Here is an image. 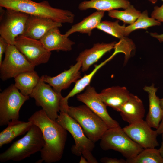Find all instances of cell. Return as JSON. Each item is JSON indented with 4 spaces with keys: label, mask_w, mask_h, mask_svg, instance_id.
<instances>
[{
    "label": "cell",
    "mask_w": 163,
    "mask_h": 163,
    "mask_svg": "<svg viewBox=\"0 0 163 163\" xmlns=\"http://www.w3.org/2000/svg\"><path fill=\"white\" fill-rule=\"evenodd\" d=\"M41 130L44 145L41 151L39 162L53 163L62 158L67 138V130L56 120L49 117L41 109L35 112L28 119Z\"/></svg>",
    "instance_id": "obj_1"
},
{
    "label": "cell",
    "mask_w": 163,
    "mask_h": 163,
    "mask_svg": "<svg viewBox=\"0 0 163 163\" xmlns=\"http://www.w3.org/2000/svg\"><path fill=\"white\" fill-rule=\"evenodd\" d=\"M0 6L61 23L72 24L74 20L75 15L71 11L53 8L47 1L37 2L31 0H0Z\"/></svg>",
    "instance_id": "obj_2"
},
{
    "label": "cell",
    "mask_w": 163,
    "mask_h": 163,
    "mask_svg": "<svg viewBox=\"0 0 163 163\" xmlns=\"http://www.w3.org/2000/svg\"><path fill=\"white\" fill-rule=\"evenodd\" d=\"M42 132L37 126L33 124L26 134L14 142L0 154V161L10 160L19 161L40 151L44 145Z\"/></svg>",
    "instance_id": "obj_3"
},
{
    "label": "cell",
    "mask_w": 163,
    "mask_h": 163,
    "mask_svg": "<svg viewBox=\"0 0 163 163\" xmlns=\"http://www.w3.org/2000/svg\"><path fill=\"white\" fill-rule=\"evenodd\" d=\"M59 113L56 121L71 134L75 142V145L71 148L72 153L77 156L82 154L89 163H97L91 153L95 143L86 136L75 120L66 112L60 111Z\"/></svg>",
    "instance_id": "obj_4"
},
{
    "label": "cell",
    "mask_w": 163,
    "mask_h": 163,
    "mask_svg": "<svg viewBox=\"0 0 163 163\" xmlns=\"http://www.w3.org/2000/svg\"><path fill=\"white\" fill-rule=\"evenodd\" d=\"M66 113L77 122L86 136L94 143L108 129L102 119L85 105L69 106Z\"/></svg>",
    "instance_id": "obj_5"
},
{
    "label": "cell",
    "mask_w": 163,
    "mask_h": 163,
    "mask_svg": "<svg viewBox=\"0 0 163 163\" xmlns=\"http://www.w3.org/2000/svg\"><path fill=\"white\" fill-rule=\"evenodd\" d=\"M100 140L102 149L118 152L127 159L135 157L144 149L132 139L120 126L108 129Z\"/></svg>",
    "instance_id": "obj_6"
},
{
    "label": "cell",
    "mask_w": 163,
    "mask_h": 163,
    "mask_svg": "<svg viewBox=\"0 0 163 163\" xmlns=\"http://www.w3.org/2000/svg\"><path fill=\"white\" fill-rule=\"evenodd\" d=\"M12 84L0 93V126L18 120L20 110L30 96L22 94Z\"/></svg>",
    "instance_id": "obj_7"
},
{
    "label": "cell",
    "mask_w": 163,
    "mask_h": 163,
    "mask_svg": "<svg viewBox=\"0 0 163 163\" xmlns=\"http://www.w3.org/2000/svg\"><path fill=\"white\" fill-rule=\"evenodd\" d=\"M51 87L44 81L42 76L29 96L34 99L36 105L41 107L49 117L56 120L63 97Z\"/></svg>",
    "instance_id": "obj_8"
},
{
    "label": "cell",
    "mask_w": 163,
    "mask_h": 163,
    "mask_svg": "<svg viewBox=\"0 0 163 163\" xmlns=\"http://www.w3.org/2000/svg\"><path fill=\"white\" fill-rule=\"evenodd\" d=\"M5 57L0 65V77L3 81L14 78L20 73L34 70L30 63L14 45L8 44Z\"/></svg>",
    "instance_id": "obj_9"
},
{
    "label": "cell",
    "mask_w": 163,
    "mask_h": 163,
    "mask_svg": "<svg viewBox=\"0 0 163 163\" xmlns=\"http://www.w3.org/2000/svg\"><path fill=\"white\" fill-rule=\"evenodd\" d=\"M30 15L10 9H6L0 19V37L8 44L14 45L16 38L23 35Z\"/></svg>",
    "instance_id": "obj_10"
},
{
    "label": "cell",
    "mask_w": 163,
    "mask_h": 163,
    "mask_svg": "<svg viewBox=\"0 0 163 163\" xmlns=\"http://www.w3.org/2000/svg\"><path fill=\"white\" fill-rule=\"evenodd\" d=\"M14 45L32 64L35 66L47 62L51 54L40 40L23 35L16 38Z\"/></svg>",
    "instance_id": "obj_11"
},
{
    "label": "cell",
    "mask_w": 163,
    "mask_h": 163,
    "mask_svg": "<svg viewBox=\"0 0 163 163\" xmlns=\"http://www.w3.org/2000/svg\"><path fill=\"white\" fill-rule=\"evenodd\" d=\"M77 99L83 103L104 121L108 129L120 127L118 123L109 115L107 106L99 97L95 88L90 85L82 93L76 96Z\"/></svg>",
    "instance_id": "obj_12"
},
{
    "label": "cell",
    "mask_w": 163,
    "mask_h": 163,
    "mask_svg": "<svg viewBox=\"0 0 163 163\" xmlns=\"http://www.w3.org/2000/svg\"><path fill=\"white\" fill-rule=\"evenodd\" d=\"M123 128L132 139L144 149L155 148L159 145L156 130L152 129L143 120L129 124Z\"/></svg>",
    "instance_id": "obj_13"
},
{
    "label": "cell",
    "mask_w": 163,
    "mask_h": 163,
    "mask_svg": "<svg viewBox=\"0 0 163 163\" xmlns=\"http://www.w3.org/2000/svg\"><path fill=\"white\" fill-rule=\"evenodd\" d=\"M82 63L77 61L70 68L57 75L51 77L47 75H42L44 81L50 85L58 93L61 94L62 90L67 89L71 84L75 82L82 77L80 71Z\"/></svg>",
    "instance_id": "obj_14"
},
{
    "label": "cell",
    "mask_w": 163,
    "mask_h": 163,
    "mask_svg": "<svg viewBox=\"0 0 163 163\" xmlns=\"http://www.w3.org/2000/svg\"><path fill=\"white\" fill-rule=\"evenodd\" d=\"M62 26V23L50 19L30 15L23 35L40 40L50 29Z\"/></svg>",
    "instance_id": "obj_15"
},
{
    "label": "cell",
    "mask_w": 163,
    "mask_h": 163,
    "mask_svg": "<svg viewBox=\"0 0 163 163\" xmlns=\"http://www.w3.org/2000/svg\"><path fill=\"white\" fill-rule=\"evenodd\" d=\"M116 43L115 41L109 43H97L94 44L91 48L86 49L80 53L76 61L81 62L82 71H87L106 53L114 49Z\"/></svg>",
    "instance_id": "obj_16"
},
{
    "label": "cell",
    "mask_w": 163,
    "mask_h": 163,
    "mask_svg": "<svg viewBox=\"0 0 163 163\" xmlns=\"http://www.w3.org/2000/svg\"><path fill=\"white\" fill-rule=\"evenodd\" d=\"M55 27L49 30L40 40L44 47L48 50L69 51L75 43L65 34H63L59 29Z\"/></svg>",
    "instance_id": "obj_17"
},
{
    "label": "cell",
    "mask_w": 163,
    "mask_h": 163,
    "mask_svg": "<svg viewBox=\"0 0 163 163\" xmlns=\"http://www.w3.org/2000/svg\"><path fill=\"white\" fill-rule=\"evenodd\" d=\"M130 94L126 87L120 86L108 88L98 93L99 97L107 106L119 112L129 99Z\"/></svg>",
    "instance_id": "obj_18"
},
{
    "label": "cell",
    "mask_w": 163,
    "mask_h": 163,
    "mask_svg": "<svg viewBox=\"0 0 163 163\" xmlns=\"http://www.w3.org/2000/svg\"><path fill=\"white\" fill-rule=\"evenodd\" d=\"M119 112L123 120L130 124L143 120L145 110L142 101L138 96L130 93Z\"/></svg>",
    "instance_id": "obj_19"
},
{
    "label": "cell",
    "mask_w": 163,
    "mask_h": 163,
    "mask_svg": "<svg viewBox=\"0 0 163 163\" xmlns=\"http://www.w3.org/2000/svg\"><path fill=\"white\" fill-rule=\"evenodd\" d=\"M143 89L148 94L149 103V110L145 121L152 128L157 129L163 117L160 99L156 94L158 89L152 84L150 86H145Z\"/></svg>",
    "instance_id": "obj_20"
},
{
    "label": "cell",
    "mask_w": 163,
    "mask_h": 163,
    "mask_svg": "<svg viewBox=\"0 0 163 163\" xmlns=\"http://www.w3.org/2000/svg\"><path fill=\"white\" fill-rule=\"evenodd\" d=\"M33 125L29 121L24 122L18 120L10 121L7 127L0 133V147L10 143L17 137L24 134Z\"/></svg>",
    "instance_id": "obj_21"
},
{
    "label": "cell",
    "mask_w": 163,
    "mask_h": 163,
    "mask_svg": "<svg viewBox=\"0 0 163 163\" xmlns=\"http://www.w3.org/2000/svg\"><path fill=\"white\" fill-rule=\"evenodd\" d=\"M130 5L128 0H89L81 2L78 8L81 11L91 8L97 11H108L120 8L125 9Z\"/></svg>",
    "instance_id": "obj_22"
},
{
    "label": "cell",
    "mask_w": 163,
    "mask_h": 163,
    "mask_svg": "<svg viewBox=\"0 0 163 163\" xmlns=\"http://www.w3.org/2000/svg\"><path fill=\"white\" fill-rule=\"evenodd\" d=\"M104 11H97L89 15L84 18L82 21L76 24L66 32L65 35L68 37L75 32L87 34L91 35L92 30L96 28L101 22L104 16Z\"/></svg>",
    "instance_id": "obj_23"
},
{
    "label": "cell",
    "mask_w": 163,
    "mask_h": 163,
    "mask_svg": "<svg viewBox=\"0 0 163 163\" xmlns=\"http://www.w3.org/2000/svg\"><path fill=\"white\" fill-rule=\"evenodd\" d=\"M40 77L34 70L24 72L14 78V85L25 96H29L38 84Z\"/></svg>",
    "instance_id": "obj_24"
},
{
    "label": "cell",
    "mask_w": 163,
    "mask_h": 163,
    "mask_svg": "<svg viewBox=\"0 0 163 163\" xmlns=\"http://www.w3.org/2000/svg\"><path fill=\"white\" fill-rule=\"evenodd\" d=\"M127 163H163V158L158 149H144L135 157L127 159Z\"/></svg>",
    "instance_id": "obj_25"
},
{
    "label": "cell",
    "mask_w": 163,
    "mask_h": 163,
    "mask_svg": "<svg viewBox=\"0 0 163 163\" xmlns=\"http://www.w3.org/2000/svg\"><path fill=\"white\" fill-rule=\"evenodd\" d=\"M161 25V22L152 17H149L148 11L146 10L141 13L139 17L133 23L126 27L125 37L128 36L131 33L137 29L146 30L149 27L159 26Z\"/></svg>",
    "instance_id": "obj_26"
},
{
    "label": "cell",
    "mask_w": 163,
    "mask_h": 163,
    "mask_svg": "<svg viewBox=\"0 0 163 163\" xmlns=\"http://www.w3.org/2000/svg\"><path fill=\"white\" fill-rule=\"evenodd\" d=\"M124 11L113 9L108 11V15L113 18L122 21L124 24L131 25L133 23L140 15L141 12L130 5Z\"/></svg>",
    "instance_id": "obj_27"
},
{
    "label": "cell",
    "mask_w": 163,
    "mask_h": 163,
    "mask_svg": "<svg viewBox=\"0 0 163 163\" xmlns=\"http://www.w3.org/2000/svg\"><path fill=\"white\" fill-rule=\"evenodd\" d=\"M119 22L118 20L114 22L107 20L102 21L96 28L120 39L126 37V27L125 24L120 25Z\"/></svg>",
    "instance_id": "obj_28"
},
{
    "label": "cell",
    "mask_w": 163,
    "mask_h": 163,
    "mask_svg": "<svg viewBox=\"0 0 163 163\" xmlns=\"http://www.w3.org/2000/svg\"><path fill=\"white\" fill-rule=\"evenodd\" d=\"M151 17L160 22H163V3L160 6H156L151 14Z\"/></svg>",
    "instance_id": "obj_29"
},
{
    "label": "cell",
    "mask_w": 163,
    "mask_h": 163,
    "mask_svg": "<svg viewBox=\"0 0 163 163\" xmlns=\"http://www.w3.org/2000/svg\"><path fill=\"white\" fill-rule=\"evenodd\" d=\"M101 162L103 163H127L126 160L123 159H117L107 157H104L100 159Z\"/></svg>",
    "instance_id": "obj_30"
},
{
    "label": "cell",
    "mask_w": 163,
    "mask_h": 163,
    "mask_svg": "<svg viewBox=\"0 0 163 163\" xmlns=\"http://www.w3.org/2000/svg\"><path fill=\"white\" fill-rule=\"evenodd\" d=\"M8 43L5 40L1 37H0V65L2 64V56L4 53H5L8 46Z\"/></svg>",
    "instance_id": "obj_31"
},
{
    "label": "cell",
    "mask_w": 163,
    "mask_h": 163,
    "mask_svg": "<svg viewBox=\"0 0 163 163\" xmlns=\"http://www.w3.org/2000/svg\"><path fill=\"white\" fill-rule=\"evenodd\" d=\"M150 35L152 37L157 39L160 42H163V33L159 34L156 32L151 33Z\"/></svg>",
    "instance_id": "obj_32"
},
{
    "label": "cell",
    "mask_w": 163,
    "mask_h": 163,
    "mask_svg": "<svg viewBox=\"0 0 163 163\" xmlns=\"http://www.w3.org/2000/svg\"><path fill=\"white\" fill-rule=\"evenodd\" d=\"M156 131L158 135L161 134L163 133V117Z\"/></svg>",
    "instance_id": "obj_33"
},
{
    "label": "cell",
    "mask_w": 163,
    "mask_h": 163,
    "mask_svg": "<svg viewBox=\"0 0 163 163\" xmlns=\"http://www.w3.org/2000/svg\"><path fill=\"white\" fill-rule=\"evenodd\" d=\"M161 135L162 141L161 143V145L158 150L161 156L163 158V133L161 134Z\"/></svg>",
    "instance_id": "obj_34"
},
{
    "label": "cell",
    "mask_w": 163,
    "mask_h": 163,
    "mask_svg": "<svg viewBox=\"0 0 163 163\" xmlns=\"http://www.w3.org/2000/svg\"><path fill=\"white\" fill-rule=\"evenodd\" d=\"M80 156L81 158L79 161L80 163H88L87 160L83 156H82V155Z\"/></svg>",
    "instance_id": "obj_35"
},
{
    "label": "cell",
    "mask_w": 163,
    "mask_h": 163,
    "mask_svg": "<svg viewBox=\"0 0 163 163\" xmlns=\"http://www.w3.org/2000/svg\"><path fill=\"white\" fill-rule=\"evenodd\" d=\"M160 101L161 107L163 110V98L160 99Z\"/></svg>",
    "instance_id": "obj_36"
},
{
    "label": "cell",
    "mask_w": 163,
    "mask_h": 163,
    "mask_svg": "<svg viewBox=\"0 0 163 163\" xmlns=\"http://www.w3.org/2000/svg\"><path fill=\"white\" fill-rule=\"evenodd\" d=\"M158 0H149L152 3L154 4L156 3Z\"/></svg>",
    "instance_id": "obj_37"
},
{
    "label": "cell",
    "mask_w": 163,
    "mask_h": 163,
    "mask_svg": "<svg viewBox=\"0 0 163 163\" xmlns=\"http://www.w3.org/2000/svg\"><path fill=\"white\" fill-rule=\"evenodd\" d=\"M162 1H163V0H161Z\"/></svg>",
    "instance_id": "obj_38"
}]
</instances>
